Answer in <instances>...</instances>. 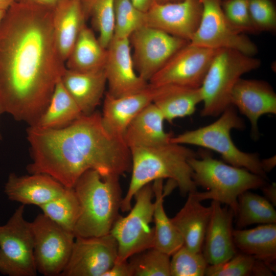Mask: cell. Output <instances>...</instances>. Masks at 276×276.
Wrapping results in <instances>:
<instances>
[{"label": "cell", "instance_id": "1", "mask_svg": "<svg viewBox=\"0 0 276 276\" xmlns=\"http://www.w3.org/2000/svg\"><path fill=\"white\" fill-rule=\"evenodd\" d=\"M65 69L55 42L53 9L15 2L0 25L1 114L35 125Z\"/></svg>", "mask_w": 276, "mask_h": 276}, {"label": "cell", "instance_id": "2", "mask_svg": "<svg viewBox=\"0 0 276 276\" xmlns=\"http://www.w3.org/2000/svg\"><path fill=\"white\" fill-rule=\"evenodd\" d=\"M27 134L32 157L29 173L48 175L65 187L73 188L89 170L119 177L131 170L130 149L107 129L99 112L82 114L60 128L29 126Z\"/></svg>", "mask_w": 276, "mask_h": 276}, {"label": "cell", "instance_id": "3", "mask_svg": "<svg viewBox=\"0 0 276 276\" xmlns=\"http://www.w3.org/2000/svg\"><path fill=\"white\" fill-rule=\"evenodd\" d=\"M130 150L132 173L127 193L121 202L123 212L131 209V201L139 190L157 179L168 178L174 181L183 196L197 190L189 160L197 155L192 149L169 142Z\"/></svg>", "mask_w": 276, "mask_h": 276}, {"label": "cell", "instance_id": "4", "mask_svg": "<svg viewBox=\"0 0 276 276\" xmlns=\"http://www.w3.org/2000/svg\"><path fill=\"white\" fill-rule=\"evenodd\" d=\"M119 176H102L89 170L78 179L73 188L77 197L79 214L75 224V237L107 235L119 216L123 199Z\"/></svg>", "mask_w": 276, "mask_h": 276}, {"label": "cell", "instance_id": "5", "mask_svg": "<svg viewBox=\"0 0 276 276\" xmlns=\"http://www.w3.org/2000/svg\"><path fill=\"white\" fill-rule=\"evenodd\" d=\"M192 178L202 192L194 191L200 201L207 199L228 206L235 216L238 196L245 191L261 188L265 179L248 170L216 159L204 152L189 160Z\"/></svg>", "mask_w": 276, "mask_h": 276}, {"label": "cell", "instance_id": "6", "mask_svg": "<svg viewBox=\"0 0 276 276\" xmlns=\"http://www.w3.org/2000/svg\"><path fill=\"white\" fill-rule=\"evenodd\" d=\"M220 115L211 124L172 136L170 142L195 145L214 151L221 155L226 163L244 168L266 179V173L262 168L258 155L242 151L232 141V130H241L245 126L235 107L231 105Z\"/></svg>", "mask_w": 276, "mask_h": 276}, {"label": "cell", "instance_id": "7", "mask_svg": "<svg viewBox=\"0 0 276 276\" xmlns=\"http://www.w3.org/2000/svg\"><path fill=\"white\" fill-rule=\"evenodd\" d=\"M259 59L227 49L217 50L200 86L202 117H217L231 105L232 90L244 74L258 68Z\"/></svg>", "mask_w": 276, "mask_h": 276}, {"label": "cell", "instance_id": "8", "mask_svg": "<svg viewBox=\"0 0 276 276\" xmlns=\"http://www.w3.org/2000/svg\"><path fill=\"white\" fill-rule=\"evenodd\" d=\"M153 196L152 185L143 186L134 195L135 203L129 213L124 217L119 215L115 221L110 233L118 244L116 261L127 260L133 255L153 247Z\"/></svg>", "mask_w": 276, "mask_h": 276}, {"label": "cell", "instance_id": "9", "mask_svg": "<svg viewBox=\"0 0 276 276\" xmlns=\"http://www.w3.org/2000/svg\"><path fill=\"white\" fill-rule=\"evenodd\" d=\"M25 205L18 207L0 225V273L35 276L37 273L31 222L24 217Z\"/></svg>", "mask_w": 276, "mask_h": 276}, {"label": "cell", "instance_id": "10", "mask_svg": "<svg viewBox=\"0 0 276 276\" xmlns=\"http://www.w3.org/2000/svg\"><path fill=\"white\" fill-rule=\"evenodd\" d=\"M34 255L37 272L44 276L61 275L70 259L75 236L43 213L31 222Z\"/></svg>", "mask_w": 276, "mask_h": 276}, {"label": "cell", "instance_id": "11", "mask_svg": "<svg viewBox=\"0 0 276 276\" xmlns=\"http://www.w3.org/2000/svg\"><path fill=\"white\" fill-rule=\"evenodd\" d=\"M200 1L201 18L190 42L213 50H234L252 56L258 52L256 45L229 23L222 9V0Z\"/></svg>", "mask_w": 276, "mask_h": 276}, {"label": "cell", "instance_id": "12", "mask_svg": "<svg viewBox=\"0 0 276 276\" xmlns=\"http://www.w3.org/2000/svg\"><path fill=\"white\" fill-rule=\"evenodd\" d=\"M133 62L138 75L148 82L179 49L189 41L144 25L130 36Z\"/></svg>", "mask_w": 276, "mask_h": 276}, {"label": "cell", "instance_id": "13", "mask_svg": "<svg viewBox=\"0 0 276 276\" xmlns=\"http://www.w3.org/2000/svg\"><path fill=\"white\" fill-rule=\"evenodd\" d=\"M218 50L188 42L150 79L153 86L177 85L199 88Z\"/></svg>", "mask_w": 276, "mask_h": 276}, {"label": "cell", "instance_id": "14", "mask_svg": "<svg viewBox=\"0 0 276 276\" xmlns=\"http://www.w3.org/2000/svg\"><path fill=\"white\" fill-rule=\"evenodd\" d=\"M118 244L110 234L75 237L62 276H103L116 261Z\"/></svg>", "mask_w": 276, "mask_h": 276}, {"label": "cell", "instance_id": "15", "mask_svg": "<svg viewBox=\"0 0 276 276\" xmlns=\"http://www.w3.org/2000/svg\"><path fill=\"white\" fill-rule=\"evenodd\" d=\"M202 9L200 0L154 1L145 13V25L190 42L199 25Z\"/></svg>", "mask_w": 276, "mask_h": 276}, {"label": "cell", "instance_id": "16", "mask_svg": "<svg viewBox=\"0 0 276 276\" xmlns=\"http://www.w3.org/2000/svg\"><path fill=\"white\" fill-rule=\"evenodd\" d=\"M107 50L104 71L108 94L120 97L139 92L149 86L135 71L129 38H113Z\"/></svg>", "mask_w": 276, "mask_h": 276}, {"label": "cell", "instance_id": "17", "mask_svg": "<svg viewBox=\"0 0 276 276\" xmlns=\"http://www.w3.org/2000/svg\"><path fill=\"white\" fill-rule=\"evenodd\" d=\"M230 103L249 121L254 140L259 137L260 118L276 113L275 93L268 83L262 80L240 78L232 90Z\"/></svg>", "mask_w": 276, "mask_h": 276}, {"label": "cell", "instance_id": "18", "mask_svg": "<svg viewBox=\"0 0 276 276\" xmlns=\"http://www.w3.org/2000/svg\"><path fill=\"white\" fill-rule=\"evenodd\" d=\"M211 206L202 252L209 265H214L228 260L237 252L233 236V211L216 201L212 200Z\"/></svg>", "mask_w": 276, "mask_h": 276}, {"label": "cell", "instance_id": "19", "mask_svg": "<svg viewBox=\"0 0 276 276\" xmlns=\"http://www.w3.org/2000/svg\"><path fill=\"white\" fill-rule=\"evenodd\" d=\"M66 187L51 176L41 173L9 175L4 192L8 199L23 205L39 207L61 194Z\"/></svg>", "mask_w": 276, "mask_h": 276}, {"label": "cell", "instance_id": "20", "mask_svg": "<svg viewBox=\"0 0 276 276\" xmlns=\"http://www.w3.org/2000/svg\"><path fill=\"white\" fill-rule=\"evenodd\" d=\"M155 87L150 85L139 92L120 97L107 93L103 103L102 122L112 133L123 138L128 125L148 105L153 102Z\"/></svg>", "mask_w": 276, "mask_h": 276}, {"label": "cell", "instance_id": "21", "mask_svg": "<svg viewBox=\"0 0 276 276\" xmlns=\"http://www.w3.org/2000/svg\"><path fill=\"white\" fill-rule=\"evenodd\" d=\"M86 17L81 0H58L53 9L55 42L64 62L85 25Z\"/></svg>", "mask_w": 276, "mask_h": 276}, {"label": "cell", "instance_id": "22", "mask_svg": "<svg viewBox=\"0 0 276 276\" xmlns=\"http://www.w3.org/2000/svg\"><path fill=\"white\" fill-rule=\"evenodd\" d=\"M61 81L83 114H89L95 111L107 84L104 69L80 72L66 68Z\"/></svg>", "mask_w": 276, "mask_h": 276}, {"label": "cell", "instance_id": "23", "mask_svg": "<svg viewBox=\"0 0 276 276\" xmlns=\"http://www.w3.org/2000/svg\"><path fill=\"white\" fill-rule=\"evenodd\" d=\"M194 195L188 194L183 207L171 218L181 235L183 245L195 252H201L206 230L212 213V207L203 205Z\"/></svg>", "mask_w": 276, "mask_h": 276}, {"label": "cell", "instance_id": "24", "mask_svg": "<svg viewBox=\"0 0 276 276\" xmlns=\"http://www.w3.org/2000/svg\"><path fill=\"white\" fill-rule=\"evenodd\" d=\"M163 114L152 102L141 110L125 130L124 140L129 149L151 147L170 142L173 136L164 127Z\"/></svg>", "mask_w": 276, "mask_h": 276}, {"label": "cell", "instance_id": "25", "mask_svg": "<svg viewBox=\"0 0 276 276\" xmlns=\"http://www.w3.org/2000/svg\"><path fill=\"white\" fill-rule=\"evenodd\" d=\"M233 236L235 245L241 252L264 262L275 272V223L263 224L248 229H234Z\"/></svg>", "mask_w": 276, "mask_h": 276}, {"label": "cell", "instance_id": "26", "mask_svg": "<svg viewBox=\"0 0 276 276\" xmlns=\"http://www.w3.org/2000/svg\"><path fill=\"white\" fill-rule=\"evenodd\" d=\"M154 87L155 93L153 103L169 122L192 114L197 104L202 102L200 87L172 84Z\"/></svg>", "mask_w": 276, "mask_h": 276}, {"label": "cell", "instance_id": "27", "mask_svg": "<svg viewBox=\"0 0 276 276\" xmlns=\"http://www.w3.org/2000/svg\"><path fill=\"white\" fill-rule=\"evenodd\" d=\"M107 50L85 25L81 29L65 62L67 69L80 72L104 69Z\"/></svg>", "mask_w": 276, "mask_h": 276}, {"label": "cell", "instance_id": "28", "mask_svg": "<svg viewBox=\"0 0 276 276\" xmlns=\"http://www.w3.org/2000/svg\"><path fill=\"white\" fill-rule=\"evenodd\" d=\"M163 179L154 181L152 185L155 197L153 219L154 237L153 247L171 256L183 245L179 232L169 218L164 207Z\"/></svg>", "mask_w": 276, "mask_h": 276}, {"label": "cell", "instance_id": "29", "mask_svg": "<svg viewBox=\"0 0 276 276\" xmlns=\"http://www.w3.org/2000/svg\"><path fill=\"white\" fill-rule=\"evenodd\" d=\"M82 114L60 79L55 86L46 109L33 126L41 129L60 128L69 125Z\"/></svg>", "mask_w": 276, "mask_h": 276}, {"label": "cell", "instance_id": "30", "mask_svg": "<svg viewBox=\"0 0 276 276\" xmlns=\"http://www.w3.org/2000/svg\"><path fill=\"white\" fill-rule=\"evenodd\" d=\"M236 225L243 228L253 224L276 223L274 206L265 197L246 191L238 198Z\"/></svg>", "mask_w": 276, "mask_h": 276}, {"label": "cell", "instance_id": "31", "mask_svg": "<svg viewBox=\"0 0 276 276\" xmlns=\"http://www.w3.org/2000/svg\"><path fill=\"white\" fill-rule=\"evenodd\" d=\"M39 208L50 219L74 233L80 206L73 188H66L61 194Z\"/></svg>", "mask_w": 276, "mask_h": 276}, {"label": "cell", "instance_id": "32", "mask_svg": "<svg viewBox=\"0 0 276 276\" xmlns=\"http://www.w3.org/2000/svg\"><path fill=\"white\" fill-rule=\"evenodd\" d=\"M86 17L89 15L101 44L107 49L114 29L115 0H81Z\"/></svg>", "mask_w": 276, "mask_h": 276}, {"label": "cell", "instance_id": "33", "mask_svg": "<svg viewBox=\"0 0 276 276\" xmlns=\"http://www.w3.org/2000/svg\"><path fill=\"white\" fill-rule=\"evenodd\" d=\"M170 257L153 247L136 253L128 259L131 276H171Z\"/></svg>", "mask_w": 276, "mask_h": 276}, {"label": "cell", "instance_id": "34", "mask_svg": "<svg viewBox=\"0 0 276 276\" xmlns=\"http://www.w3.org/2000/svg\"><path fill=\"white\" fill-rule=\"evenodd\" d=\"M145 25V13L135 7L129 0H115L114 29L113 38H129Z\"/></svg>", "mask_w": 276, "mask_h": 276}, {"label": "cell", "instance_id": "35", "mask_svg": "<svg viewBox=\"0 0 276 276\" xmlns=\"http://www.w3.org/2000/svg\"><path fill=\"white\" fill-rule=\"evenodd\" d=\"M170 259L171 276H203L209 265L202 252L192 251L183 245Z\"/></svg>", "mask_w": 276, "mask_h": 276}, {"label": "cell", "instance_id": "36", "mask_svg": "<svg viewBox=\"0 0 276 276\" xmlns=\"http://www.w3.org/2000/svg\"><path fill=\"white\" fill-rule=\"evenodd\" d=\"M256 259L242 252H237L228 260L214 265H209L205 275L207 276H248Z\"/></svg>", "mask_w": 276, "mask_h": 276}, {"label": "cell", "instance_id": "37", "mask_svg": "<svg viewBox=\"0 0 276 276\" xmlns=\"http://www.w3.org/2000/svg\"><path fill=\"white\" fill-rule=\"evenodd\" d=\"M222 7L226 18L237 31L258 33L251 19L248 0H222Z\"/></svg>", "mask_w": 276, "mask_h": 276}, {"label": "cell", "instance_id": "38", "mask_svg": "<svg viewBox=\"0 0 276 276\" xmlns=\"http://www.w3.org/2000/svg\"><path fill=\"white\" fill-rule=\"evenodd\" d=\"M252 23L258 33L276 30V8L273 0H248Z\"/></svg>", "mask_w": 276, "mask_h": 276}, {"label": "cell", "instance_id": "39", "mask_svg": "<svg viewBox=\"0 0 276 276\" xmlns=\"http://www.w3.org/2000/svg\"><path fill=\"white\" fill-rule=\"evenodd\" d=\"M103 276H131L128 260L121 261H116Z\"/></svg>", "mask_w": 276, "mask_h": 276}, {"label": "cell", "instance_id": "40", "mask_svg": "<svg viewBox=\"0 0 276 276\" xmlns=\"http://www.w3.org/2000/svg\"><path fill=\"white\" fill-rule=\"evenodd\" d=\"M251 275H273V271L264 262L256 259L251 271Z\"/></svg>", "mask_w": 276, "mask_h": 276}, {"label": "cell", "instance_id": "41", "mask_svg": "<svg viewBox=\"0 0 276 276\" xmlns=\"http://www.w3.org/2000/svg\"><path fill=\"white\" fill-rule=\"evenodd\" d=\"M265 196V198L268 200L273 206L276 205V185L273 182L269 185H265L261 188Z\"/></svg>", "mask_w": 276, "mask_h": 276}, {"label": "cell", "instance_id": "42", "mask_svg": "<svg viewBox=\"0 0 276 276\" xmlns=\"http://www.w3.org/2000/svg\"><path fill=\"white\" fill-rule=\"evenodd\" d=\"M58 0H16L18 2L29 5L53 9Z\"/></svg>", "mask_w": 276, "mask_h": 276}, {"label": "cell", "instance_id": "43", "mask_svg": "<svg viewBox=\"0 0 276 276\" xmlns=\"http://www.w3.org/2000/svg\"><path fill=\"white\" fill-rule=\"evenodd\" d=\"M132 5L139 10L146 13L155 0H129Z\"/></svg>", "mask_w": 276, "mask_h": 276}, {"label": "cell", "instance_id": "44", "mask_svg": "<svg viewBox=\"0 0 276 276\" xmlns=\"http://www.w3.org/2000/svg\"><path fill=\"white\" fill-rule=\"evenodd\" d=\"M262 168L266 173L270 172L275 166V156L261 160Z\"/></svg>", "mask_w": 276, "mask_h": 276}, {"label": "cell", "instance_id": "45", "mask_svg": "<svg viewBox=\"0 0 276 276\" xmlns=\"http://www.w3.org/2000/svg\"><path fill=\"white\" fill-rule=\"evenodd\" d=\"M16 0H0V10H7Z\"/></svg>", "mask_w": 276, "mask_h": 276}, {"label": "cell", "instance_id": "46", "mask_svg": "<svg viewBox=\"0 0 276 276\" xmlns=\"http://www.w3.org/2000/svg\"><path fill=\"white\" fill-rule=\"evenodd\" d=\"M182 0H155V2L157 3H166L170 2H177Z\"/></svg>", "mask_w": 276, "mask_h": 276}, {"label": "cell", "instance_id": "47", "mask_svg": "<svg viewBox=\"0 0 276 276\" xmlns=\"http://www.w3.org/2000/svg\"><path fill=\"white\" fill-rule=\"evenodd\" d=\"M7 10H0V25Z\"/></svg>", "mask_w": 276, "mask_h": 276}, {"label": "cell", "instance_id": "48", "mask_svg": "<svg viewBox=\"0 0 276 276\" xmlns=\"http://www.w3.org/2000/svg\"><path fill=\"white\" fill-rule=\"evenodd\" d=\"M1 114V112H0V114ZM2 139V136H1V133H0V141Z\"/></svg>", "mask_w": 276, "mask_h": 276}]
</instances>
